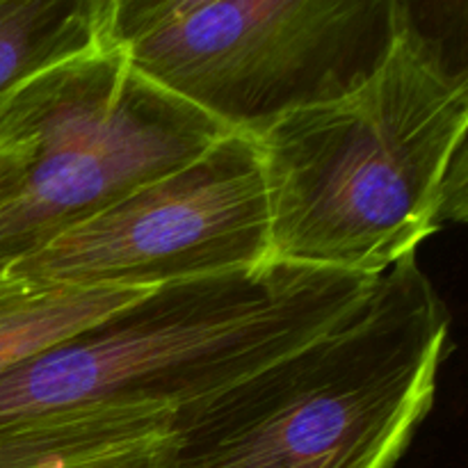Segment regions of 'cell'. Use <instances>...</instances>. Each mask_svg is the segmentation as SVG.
I'll return each instance as SVG.
<instances>
[{"instance_id":"1","label":"cell","mask_w":468,"mask_h":468,"mask_svg":"<svg viewBox=\"0 0 468 468\" xmlns=\"http://www.w3.org/2000/svg\"><path fill=\"white\" fill-rule=\"evenodd\" d=\"M466 76L407 21L384 62L256 137L270 263L382 277L466 219Z\"/></svg>"},{"instance_id":"2","label":"cell","mask_w":468,"mask_h":468,"mask_svg":"<svg viewBox=\"0 0 468 468\" xmlns=\"http://www.w3.org/2000/svg\"><path fill=\"white\" fill-rule=\"evenodd\" d=\"M448 341L451 314L407 256L327 332L178 411L165 468H393Z\"/></svg>"},{"instance_id":"3","label":"cell","mask_w":468,"mask_h":468,"mask_svg":"<svg viewBox=\"0 0 468 468\" xmlns=\"http://www.w3.org/2000/svg\"><path fill=\"white\" fill-rule=\"evenodd\" d=\"M378 279L268 263L154 288L0 373V428L96 405L176 416L327 332Z\"/></svg>"},{"instance_id":"4","label":"cell","mask_w":468,"mask_h":468,"mask_svg":"<svg viewBox=\"0 0 468 468\" xmlns=\"http://www.w3.org/2000/svg\"><path fill=\"white\" fill-rule=\"evenodd\" d=\"M410 18L400 0H110L105 41L155 87L256 140L361 85Z\"/></svg>"},{"instance_id":"5","label":"cell","mask_w":468,"mask_h":468,"mask_svg":"<svg viewBox=\"0 0 468 468\" xmlns=\"http://www.w3.org/2000/svg\"><path fill=\"white\" fill-rule=\"evenodd\" d=\"M224 133L108 44L23 80L0 101V282Z\"/></svg>"},{"instance_id":"6","label":"cell","mask_w":468,"mask_h":468,"mask_svg":"<svg viewBox=\"0 0 468 468\" xmlns=\"http://www.w3.org/2000/svg\"><path fill=\"white\" fill-rule=\"evenodd\" d=\"M259 142L224 133L183 167L55 238L5 279L32 288H160L268 265ZM3 279V282H5Z\"/></svg>"},{"instance_id":"7","label":"cell","mask_w":468,"mask_h":468,"mask_svg":"<svg viewBox=\"0 0 468 468\" xmlns=\"http://www.w3.org/2000/svg\"><path fill=\"white\" fill-rule=\"evenodd\" d=\"M167 407H80L0 428V468H165Z\"/></svg>"},{"instance_id":"8","label":"cell","mask_w":468,"mask_h":468,"mask_svg":"<svg viewBox=\"0 0 468 468\" xmlns=\"http://www.w3.org/2000/svg\"><path fill=\"white\" fill-rule=\"evenodd\" d=\"M110 0H0V101L44 69L105 46Z\"/></svg>"},{"instance_id":"9","label":"cell","mask_w":468,"mask_h":468,"mask_svg":"<svg viewBox=\"0 0 468 468\" xmlns=\"http://www.w3.org/2000/svg\"><path fill=\"white\" fill-rule=\"evenodd\" d=\"M149 291L154 288H32L5 279L0 282V373Z\"/></svg>"}]
</instances>
